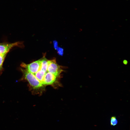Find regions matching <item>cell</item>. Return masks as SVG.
Segmentation results:
<instances>
[{"instance_id": "1", "label": "cell", "mask_w": 130, "mask_h": 130, "mask_svg": "<svg viewBox=\"0 0 130 130\" xmlns=\"http://www.w3.org/2000/svg\"><path fill=\"white\" fill-rule=\"evenodd\" d=\"M25 78L34 88L38 89L43 87L34 75L26 69L22 70Z\"/></svg>"}, {"instance_id": "4", "label": "cell", "mask_w": 130, "mask_h": 130, "mask_svg": "<svg viewBox=\"0 0 130 130\" xmlns=\"http://www.w3.org/2000/svg\"><path fill=\"white\" fill-rule=\"evenodd\" d=\"M19 42L0 44V55H6L12 47L20 44Z\"/></svg>"}, {"instance_id": "5", "label": "cell", "mask_w": 130, "mask_h": 130, "mask_svg": "<svg viewBox=\"0 0 130 130\" xmlns=\"http://www.w3.org/2000/svg\"><path fill=\"white\" fill-rule=\"evenodd\" d=\"M48 60L45 58L41 60V66L39 69L43 71L46 73L48 72L47 70L48 66Z\"/></svg>"}, {"instance_id": "9", "label": "cell", "mask_w": 130, "mask_h": 130, "mask_svg": "<svg viewBox=\"0 0 130 130\" xmlns=\"http://www.w3.org/2000/svg\"><path fill=\"white\" fill-rule=\"evenodd\" d=\"M54 44L55 48L57 49L58 48L57 46L58 44L57 42L55 41L54 42Z\"/></svg>"}, {"instance_id": "2", "label": "cell", "mask_w": 130, "mask_h": 130, "mask_svg": "<svg viewBox=\"0 0 130 130\" xmlns=\"http://www.w3.org/2000/svg\"><path fill=\"white\" fill-rule=\"evenodd\" d=\"M48 72L58 76L62 70L60 66L57 63L55 60H48Z\"/></svg>"}, {"instance_id": "6", "label": "cell", "mask_w": 130, "mask_h": 130, "mask_svg": "<svg viewBox=\"0 0 130 130\" xmlns=\"http://www.w3.org/2000/svg\"><path fill=\"white\" fill-rule=\"evenodd\" d=\"M118 123V121L115 116H112L110 118V124L111 126H115Z\"/></svg>"}, {"instance_id": "3", "label": "cell", "mask_w": 130, "mask_h": 130, "mask_svg": "<svg viewBox=\"0 0 130 130\" xmlns=\"http://www.w3.org/2000/svg\"><path fill=\"white\" fill-rule=\"evenodd\" d=\"M22 64V66L25 68V69L34 74L37 72L40 68L41 60H39L28 64L24 63Z\"/></svg>"}, {"instance_id": "7", "label": "cell", "mask_w": 130, "mask_h": 130, "mask_svg": "<svg viewBox=\"0 0 130 130\" xmlns=\"http://www.w3.org/2000/svg\"><path fill=\"white\" fill-rule=\"evenodd\" d=\"M6 55H0V68L2 66L5 58Z\"/></svg>"}, {"instance_id": "8", "label": "cell", "mask_w": 130, "mask_h": 130, "mask_svg": "<svg viewBox=\"0 0 130 130\" xmlns=\"http://www.w3.org/2000/svg\"><path fill=\"white\" fill-rule=\"evenodd\" d=\"M58 53L60 55H62L63 54V50L62 48H58L57 49Z\"/></svg>"}]
</instances>
